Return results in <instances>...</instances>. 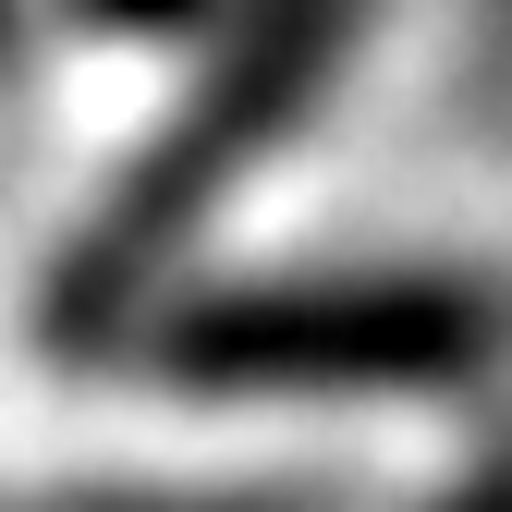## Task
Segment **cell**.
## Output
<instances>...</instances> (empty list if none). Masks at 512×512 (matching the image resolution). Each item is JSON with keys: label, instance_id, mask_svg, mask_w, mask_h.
<instances>
[{"label": "cell", "instance_id": "1", "mask_svg": "<svg viewBox=\"0 0 512 512\" xmlns=\"http://www.w3.org/2000/svg\"><path fill=\"white\" fill-rule=\"evenodd\" d=\"M135 354L196 403H415L512 366V293L488 269H269L171 293Z\"/></svg>", "mask_w": 512, "mask_h": 512}, {"label": "cell", "instance_id": "2", "mask_svg": "<svg viewBox=\"0 0 512 512\" xmlns=\"http://www.w3.org/2000/svg\"><path fill=\"white\" fill-rule=\"evenodd\" d=\"M342 61H354V25H330V13H269V25H244L208 74H196V98L122 159V183L98 196V220L61 244V269H49V330H61V342H135L147 317L171 305L183 244H196V232L220 220V196L293 135L317 98H330Z\"/></svg>", "mask_w": 512, "mask_h": 512}, {"label": "cell", "instance_id": "3", "mask_svg": "<svg viewBox=\"0 0 512 512\" xmlns=\"http://www.w3.org/2000/svg\"><path fill=\"white\" fill-rule=\"evenodd\" d=\"M25 512H342L330 488H305V476H86V488H49Z\"/></svg>", "mask_w": 512, "mask_h": 512}, {"label": "cell", "instance_id": "4", "mask_svg": "<svg viewBox=\"0 0 512 512\" xmlns=\"http://www.w3.org/2000/svg\"><path fill=\"white\" fill-rule=\"evenodd\" d=\"M439 512H512V452H476L452 488H439Z\"/></svg>", "mask_w": 512, "mask_h": 512}]
</instances>
